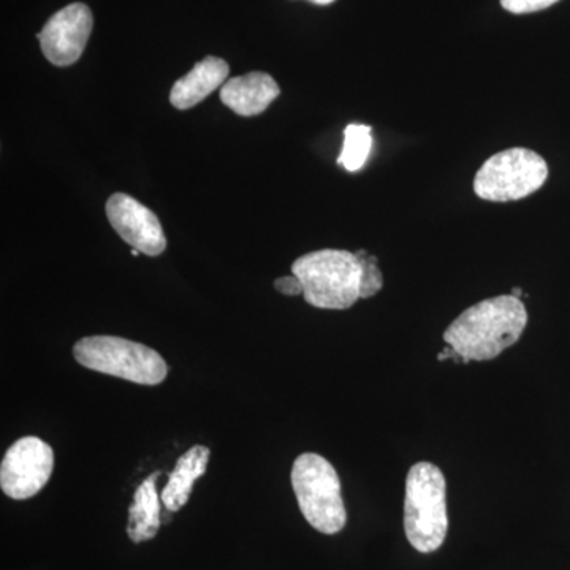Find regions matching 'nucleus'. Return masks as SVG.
Segmentation results:
<instances>
[{"label": "nucleus", "mask_w": 570, "mask_h": 570, "mask_svg": "<svg viewBox=\"0 0 570 570\" xmlns=\"http://www.w3.org/2000/svg\"><path fill=\"white\" fill-rule=\"evenodd\" d=\"M528 324L527 307L512 295L494 296L469 307L445 330L444 341L464 362L497 358L513 346Z\"/></svg>", "instance_id": "f257e3e1"}, {"label": "nucleus", "mask_w": 570, "mask_h": 570, "mask_svg": "<svg viewBox=\"0 0 570 570\" xmlns=\"http://www.w3.org/2000/svg\"><path fill=\"white\" fill-rule=\"evenodd\" d=\"M404 531L420 553H433L444 543L449 531L445 478L434 464L417 463L409 471Z\"/></svg>", "instance_id": "f03ea898"}, {"label": "nucleus", "mask_w": 570, "mask_h": 570, "mask_svg": "<svg viewBox=\"0 0 570 570\" xmlns=\"http://www.w3.org/2000/svg\"><path fill=\"white\" fill-rule=\"evenodd\" d=\"M292 273L302 281L303 296L321 309H348L360 299L362 265L348 250L322 249L299 257Z\"/></svg>", "instance_id": "7ed1b4c3"}, {"label": "nucleus", "mask_w": 570, "mask_h": 570, "mask_svg": "<svg viewBox=\"0 0 570 570\" xmlns=\"http://www.w3.org/2000/svg\"><path fill=\"white\" fill-rule=\"evenodd\" d=\"M73 356L82 367L134 384L159 385L168 374L159 352L118 336L82 337L73 346Z\"/></svg>", "instance_id": "20e7f679"}, {"label": "nucleus", "mask_w": 570, "mask_h": 570, "mask_svg": "<svg viewBox=\"0 0 570 570\" xmlns=\"http://www.w3.org/2000/svg\"><path fill=\"white\" fill-rule=\"evenodd\" d=\"M291 479L299 510L314 530L336 534L346 527L340 478L330 461L316 453H303L295 460Z\"/></svg>", "instance_id": "39448f33"}, {"label": "nucleus", "mask_w": 570, "mask_h": 570, "mask_svg": "<svg viewBox=\"0 0 570 570\" xmlns=\"http://www.w3.org/2000/svg\"><path fill=\"white\" fill-rule=\"evenodd\" d=\"M549 176L543 157L527 148L505 149L490 157L474 178V193L489 202L521 200L543 186Z\"/></svg>", "instance_id": "423d86ee"}, {"label": "nucleus", "mask_w": 570, "mask_h": 570, "mask_svg": "<svg viewBox=\"0 0 570 570\" xmlns=\"http://www.w3.org/2000/svg\"><path fill=\"white\" fill-rule=\"evenodd\" d=\"M55 468V452L36 436L14 442L0 464V489L17 501L33 498L47 485Z\"/></svg>", "instance_id": "0eeeda50"}, {"label": "nucleus", "mask_w": 570, "mask_h": 570, "mask_svg": "<svg viewBox=\"0 0 570 570\" xmlns=\"http://www.w3.org/2000/svg\"><path fill=\"white\" fill-rule=\"evenodd\" d=\"M92 28L91 9L86 3H70L52 14L37 36L41 52L55 66L69 67L81 58Z\"/></svg>", "instance_id": "6e6552de"}, {"label": "nucleus", "mask_w": 570, "mask_h": 570, "mask_svg": "<svg viewBox=\"0 0 570 570\" xmlns=\"http://www.w3.org/2000/svg\"><path fill=\"white\" fill-rule=\"evenodd\" d=\"M107 217L116 234L132 249L157 257L167 249L163 225L151 209L127 194H112L107 202Z\"/></svg>", "instance_id": "1a4fd4ad"}, {"label": "nucleus", "mask_w": 570, "mask_h": 570, "mask_svg": "<svg viewBox=\"0 0 570 570\" xmlns=\"http://www.w3.org/2000/svg\"><path fill=\"white\" fill-rule=\"evenodd\" d=\"M279 94V85L272 75L250 71L225 81L220 88V100L236 115L257 116L275 102Z\"/></svg>", "instance_id": "9d476101"}, {"label": "nucleus", "mask_w": 570, "mask_h": 570, "mask_svg": "<svg viewBox=\"0 0 570 570\" xmlns=\"http://www.w3.org/2000/svg\"><path fill=\"white\" fill-rule=\"evenodd\" d=\"M230 67L224 59L208 56L204 61L197 62L189 73L184 75L175 82L170 92V102L178 110H189L204 102L209 94L225 85Z\"/></svg>", "instance_id": "9b49d317"}, {"label": "nucleus", "mask_w": 570, "mask_h": 570, "mask_svg": "<svg viewBox=\"0 0 570 570\" xmlns=\"http://www.w3.org/2000/svg\"><path fill=\"white\" fill-rule=\"evenodd\" d=\"M209 452L205 445H195V448L187 450L186 453L176 463L175 471L171 472L167 485L160 494L163 504L170 512H178L189 501L190 493L195 480L205 474L208 468Z\"/></svg>", "instance_id": "f8f14e48"}, {"label": "nucleus", "mask_w": 570, "mask_h": 570, "mask_svg": "<svg viewBox=\"0 0 570 570\" xmlns=\"http://www.w3.org/2000/svg\"><path fill=\"white\" fill-rule=\"evenodd\" d=\"M163 472H154L135 491L134 502L129 509L127 534L135 543L146 542L156 538L160 530V501L157 494L156 480Z\"/></svg>", "instance_id": "ddd939ff"}, {"label": "nucleus", "mask_w": 570, "mask_h": 570, "mask_svg": "<svg viewBox=\"0 0 570 570\" xmlns=\"http://www.w3.org/2000/svg\"><path fill=\"white\" fill-rule=\"evenodd\" d=\"M373 149V130L365 124H348L344 130L343 151L337 157V164L347 171H358L365 167L367 157Z\"/></svg>", "instance_id": "4468645a"}, {"label": "nucleus", "mask_w": 570, "mask_h": 570, "mask_svg": "<svg viewBox=\"0 0 570 570\" xmlns=\"http://www.w3.org/2000/svg\"><path fill=\"white\" fill-rule=\"evenodd\" d=\"M362 265V279H360V298H371L381 292L384 285V275L379 268L376 255L367 254L366 250L354 253Z\"/></svg>", "instance_id": "2eb2a0df"}, {"label": "nucleus", "mask_w": 570, "mask_h": 570, "mask_svg": "<svg viewBox=\"0 0 570 570\" xmlns=\"http://www.w3.org/2000/svg\"><path fill=\"white\" fill-rule=\"evenodd\" d=\"M560 0H501V6L510 13L524 14L546 10Z\"/></svg>", "instance_id": "dca6fc26"}, {"label": "nucleus", "mask_w": 570, "mask_h": 570, "mask_svg": "<svg viewBox=\"0 0 570 570\" xmlns=\"http://www.w3.org/2000/svg\"><path fill=\"white\" fill-rule=\"evenodd\" d=\"M275 288L279 294L287 296H298L303 295V292H305L302 281H299L295 275L283 276L279 277V279H276Z\"/></svg>", "instance_id": "f3484780"}, {"label": "nucleus", "mask_w": 570, "mask_h": 570, "mask_svg": "<svg viewBox=\"0 0 570 570\" xmlns=\"http://www.w3.org/2000/svg\"><path fill=\"white\" fill-rule=\"evenodd\" d=\"M453 348L448 346L441 354L438 355L439 362H445V360H452Z\"/></svg>", "instance_id": "a211bd4d"}, {"label": "nucleus", "mask_w": 570, "mask_h": 570, "mask_svg": "<svg viewBox=\"0 0 570 570\" xmlns=\"http://www.w3.org/2000/svg\"><path fill=\"white\" fill-rule=\"evenodd\" d=\"M309 2L317 3V6H330V3L335 2V0H309Z\"/></svg>", "instance_id": "6ab92c4d"}, {"label": "nucleus", "mask_w": 570, "mask_h": 570, "mask_svg": "<svg viewBox=\"0 0 570 570\" xmlns=\"http://www.w3.org/2000/svg\"><path fill=\"white\" fill-rule=\"evenodd\" d=\"M510 295L515 296V298L521 299V295H523V292H521V288L517 287V288H512V294H510Z\"/></svg>", "instance_id": "aec40b11"}]
</instances>
